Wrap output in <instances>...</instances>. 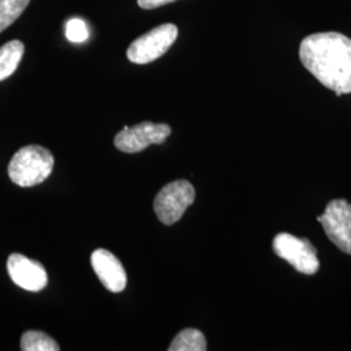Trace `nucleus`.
I'll use <instances>...</instances> for the list:
<instances>
[{
	"label": "nucleus",
	"mask_w": 351,
	"mask_h": 351,
	"mask_svg": "<svg viewBox=\"0 0 351 351\" xmlns=\"http://www.w3.org/2000/svg\"><path fill=\"white\" fill-rule=\"evenodd\" d=\"M23 351H59L60 346L49 335L39 330H27L21 337Z\"/></svg>",
	"instance_id": "nucleus-12"
},
{
	"label": "nucleus",
	"mask_w": 351,
	"mask_h": 351,
	"mask_svg": "<svg viewBox=\"0 0 351 351\" xmlns=\"http://www.w3.org/2000/svg\"><path fill=\"white\" fill-rule=\"evenodd\" d=\"M176 0H137L139 7L142 10H155L158 7H162L165 4L173 3Z\"/></svg>",
	"instance_id": "nucleus-15"
},
{
	"label": "nucleus",
	"mask_w": 351,
	"mask_h": 351,
	"mask_svg": "<svg viewBox=\"0 0 351 351\" xmlns=\"http://www.w3.org/2000/svg\"><path fill=\"white\" fill-rule=\"evenodd\" d=\"M30 0H0V33L23 14Z\"/></svg>",
	"instance_id": "nucleus-13"
},
{
	"label": "nucleus",
	"mask_w": 351,
	"mask_h": 351,
	"mask_svg": "<svg viewBox=\"0 0 351 351\" xmlns=\"http://www.w3.org/2000/svg\"><path fill=\"white\" fill-rule=\"evenodd\" d=\"M178 36V29L173 24L156 26L146 34L137 38L126 51L130 63L149 64L162 58L172 47Z\"/></svg>",
	"instance_id": "nucleus-4"
},
{
	"label": "nucleus",
	"mask_w": 351,
	"mask_h": 351,
	"mask_svg": "<svg viewBox=\"0 0 351 351\" xmlns=\"http://www.w3.org/2000/svg\"><path fill=\"white\" fill-rule=\"evenodd\" d=\"M25 52V46L21 40H11L0 47V81L11 77L19 68Z\"/></svg>",
	"instance_id": "nucleus-10"
},
{
	"label": "nucleus",
	"mask_w": 351,
	"mask_h": 351,
	"mask_svg": "<svg viewBox=\"0 0 351 351\" xmlns=\"http://www.w3.org/2000/svg\"><path fill=\"white\" fill-rule=\"evenodd\" d=\"M171 133L172 129L167 124L145 121L132 128L124 126V129L114 137V146L123 152L134 154L146 150L151 145H162Z\"/></svg>",
	"instance_id": "nucleus-7"
},
{
	"label": "nucleus",
	"mask_w": 351,
	"mask_h": 351,
	"mask_svg": "<svg viewBox=\"0 0 351 351\" xmlns=\"http://www.w3.org/2000/svg\"><path fill=\"white\" fill-rule=\"evenodd\" d=\"M91 265L101 284L112 293H120L126 287L125 269L112 252L98 249L91 254Z\"/></svg>",
	"instance_id": "nucleus-9"
},
{
	"label": "nucleus",
	"mask_w": 351,
	"mask_h": 351,
	"mask_svg": "<svg viewBox=\"0 0 351 351\" xmlns=\"http://www.w3.org/2000/svg\"><path fill=\"white\" fill-rule=\"evenodd\" d=\"M272 247L278 258L287 261L300 274L315 275L320 268L317 251L308 239H300L289 233H278L274 239Z\"/></svg>",
	"instance_id": "nucleus-5"
},
{
	"label": "nucleus",
	"mask_w": 351,
	"mask_h": 351,
	"mask_svg": "<svg viewBox=\"0 0 351 351\" xmlns=\"http://www.w3.org/2000/svg\"><path fill=\"white\" fill-rule=\"evenodd\" d=\"M169 351H204L207 350L206 337L201 330L188 328L181 330L172 341Z\"/></svg>",
	"instance_id": "nucleus-11"
},
{
	"label": "nucleus",
	"mask_w": 351,
	"mask_h": 351,
	"mask_svg": "<svg viewBox=\"0 0 351 351\" xmlns=\"http://www.w3.org/2000/svg\"><path fill=\"white\" fill-rule=\"evenodd\" d=\"M53 156L42 146L30 145L17 151L8 165V176L13 184L32 188L49 178L53 169Z\"/></svg>",
	"instance_id": "nucleus-2"
},
{
	"label": "nucleus",
	"mask_w": 351,
	"mask_h": 351,
	"mask_svg": "<svg viewBox=\"0 0 351 351\" xmlns=\"http://www.w3.org/2000/svg\"><path fill=\"white\" fill-rule=\"evenodd\" d=\"M300 58L304 68L337 97L350 94V38L336 32L308 36L302 40Z\"/></svg>",
	"instance_id": "nucleus-1"
},
{
	"label": "nucleus",
	"mask_w": 351,
	"mask_h": 351,
	"mask_svg": "<svg viewBox=\"0 0 351 351\" xmlns=\"http://www.w3.org/2000/svg\"><path fill=\"white\" fill-rule=\"evenodd\" d=\"M324 228L328 239L339 250L351 255V204L345 199H333L326 206V211L317 217Z\"/></svg>",
	"instance_id": "nucleus-6"
},
{
	"label": "nucleus",
	"mask_w": 351,
	"mask_h": 351,
	"mask_svg": "<svg viewBox=\"0 0 351 351\" xmlns=\"http://www.w3.org/2000/svg\"><path fill=\"white\" fill-rule=\"evenodd\" d=\"M195 201V189L186 180H177L165 185L154 201V210L158 219L165 224L177 223L189 206Z\"/></svg>",
	"instance_id": "nucleus-3"
},
{
	"label": "nucleus",
	"mask_w": 351,
	"mask_h": 351,
	"mask_svg": "<svg viewBox=\"0 0 351 351\" xmlns=\"http://www.w3.org/2000/svg\"><path fill=\"white\" fill-rule=\"evenodd\" d=\"M88 27L82 19H71L65 25V37L72 43H84L88 40Z\"/></svg>",
	"instance_id": "nucleus-14"
},
{
	"label": "nucleus",
	"mask_w": 351,
	"mask_h": 351,
	"mask_svg": "<svg viewBox=\"0 0 351 351\" xmlns=\"http://www.w3.org/2000/svg\"><path fill=\"white\" fill-rule=\"evenodd\" d=\"M8 275L13 282L27 291L37 293L47 287L49 276L45 267L21 254H12L7 262Z\"/></svg>",
	"instance_id": "nucleus-8"
}]
</instances>
